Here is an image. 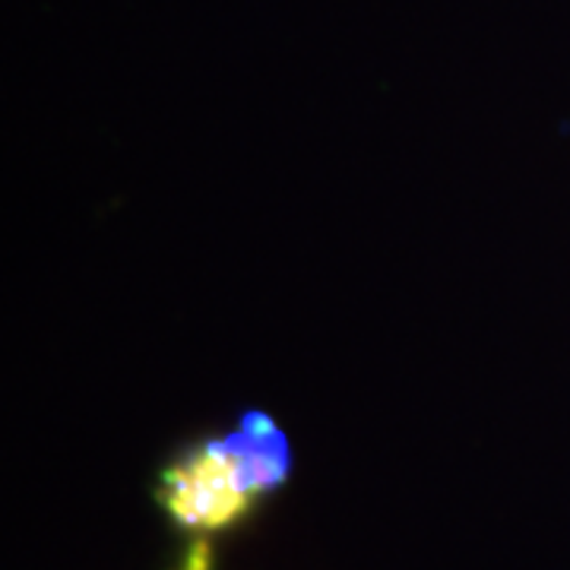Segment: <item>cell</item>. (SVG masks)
Returning a JSON list of instances; mask_svg holds the SVG:
<instances>
[{
  "instance_id": "obj_1",
  "label": "cell",
  "mask_w": 570,
  "mask_h": 570,
  "mask_svg": "<svg viewBox=\"0 0 570 570\" xmlns=\"http://www.w3.org/2000/svg\"><path fill=\"white\" fill-rule=\"evenodd\" d=\"M292 469V450L264 412H247L223 438L204 441L163 472L159 504L184 530H225L247 508L279 489Z\"/></svg>"
}]
</instances>
